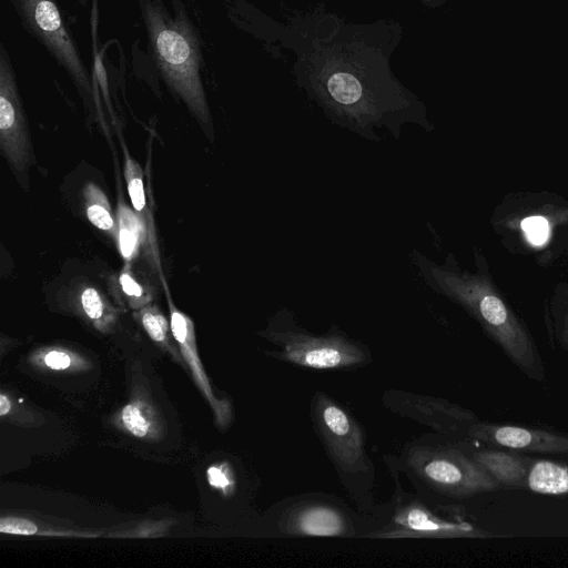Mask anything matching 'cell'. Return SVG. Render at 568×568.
<instances>
[{
  "label": "cell",
  "instance_id": "6da1fadb",
  "mask_svg": "<svg viewBox=\"0 0 568 568\" xmlns=\"http://www.w3.org/2000/svg\"><path fill=\"white\" fill-rule=\"evenodd\" d=\"M413 257L433 291L464 307L521 372L538 382L544 379L542 362L531 337L485 274L460 271L450 254L442 265L418 252Z\"/></svg>",
  "mask_w": 568,
  "mask_h": 568
},
{
  "label": "cell",
  "instance_id": "7a4b0ae2",
  "mask_svg": "<svg viewBox=\"0 0 568 568\" xmlns=\"http://www.w3.org/2000/svg\"><path fill=\"white\" fill-rule=\"evenodd\" d=\"M138 2L151 53L163 81L213 142L214 128L201 78L202 54L195 29L178 0H173V16L162 0Z\"/></svg>",
  "mask_w": 568,
  "mask_h": 568
},
{
  "label": "cell",
  "instance_id": "3957f363",
  "mask_svg": "<svg viewBox=\"0 0 568 568\" xmlns=\"http://www.w3.org/2000/svg\"><path fill=\"white\" fill-rule=\"evenodd\" d=\"M311 419L344 487L363 511L372 506L375 469L365 449V436L355 417L318 390L311 400Z\"/></svg>",
  "mask_w": 568,
  "mask_h": 568
},
{
  "label": "cell",
  "instance_id": "277c9868",
  "mask_svg": "<svg viewBox=\"0 0 568 568\" xmlns=\"http://www.w3.org/2000/svg\"><path fill=\"white\" fill-rule=\"evenodd\" d=\"M261 335L275 346L270 356L316 371H343L372 361L369 349L337 327L326 334H312L301 327L291 311L282 308L270 320Z\"/></svg>",
  "mask_w": 568,
  "mask_h": 568
},
{
  "label": "cell",
  "instance_id": "5b68a950",
  "mask_svg": "<svg viewBox=\"0 0 568 568\" xmlns=\"http://www.w3.org/2000/svg\"><path fill=\"white\" fill-rule=\"evenodd\" d=\"M403 463L425 486L452 498H467L500 488L498 483L460 448L414 443L403 452Z\"/></svg>",
  "mask_w": 568,
  "mask_h": 568
},
{
  "label": "cell",
  "instance_id": "8992f818",
  "mask_svg": "<svg viewBox=\"0 0 568 568\" xmlns=\"http://www.w3.org/2000/svg\"><path fill=\"white\" fill-rule=\"evenodd\" d=\"M23 29L34 38L73 82L87 110L97 105L88 68L64 23L58 0H7Z\"/></svg>",
  "mask_w": 568,
  "mask_h": 568
},
{
  "label": "cell",
  "instance_id": "52a82bcc",
  "mask_svg": "<svg viewBox=\"0 0 568 568\" xmlns=\"http://www.w3.org/2000/svg\"><path fill=\"white\" fill-rule=\"evenodd\" d=\"M0 149L17 180L27 190L33 152L17 75L3 44L0 45Z\"/></svg>",
  "mask_w": 568,
  "mask_h": 568
},
{
  "label": "cell",
  "instance_id": "ba28073f",
  "mask_svg": "<svg viewBox=\"0 0 568 568\" xmlns=\"http://www.w3.org/2000/svg\"><path fill=\"white\" fill-rule=\"evenodd\" d=\"M377 538H487L495 535L466 521L448 520L418 498L399 499L389 521L372 534Z\"/></svg>",
  "mask_w": 568,
  "mask_h": 568
},
{
  "label": "cell",
  "instance_id": "9c48e42d",
  "mask_svg": "<svg viewBox=\"0 0 568 568\" xmlns=\"http://www.w3.org/2000/svg\"><path fill=\"white\" fill-rule=\"evenodd\" d=\"M382 402L388 410L446 436L467 434L470 425L476 423L469 410L442 398L389 389Z\"/></svg>",
  "mask_w": 568,
  "mask_h": 568
},
{
  "label": "cell",
  "instance_id": "30bf717a",
  "mask_svg": "<svg viewBox=\"0 0 568 568\" xmlns=\"http://www.w3.org/2000/svg\"><path fill=\"white\" fill-rule=\"evenodd\" d=\"M280 531L290 536L349 537L355 526L349 515L329 501L305 499L286 507L278 520Z\"/></svg>",
  "mask_w": 568,
  "mask_h": 568
},
{
  "label": "cell",
  "instance_id": "8fae6325",
  "mask_svg": "<svg viewBox=\"0 0 568 568\" xmlns=\"http://www.w3.org/2000/svg\"><path fill=\"white\" fill-rule=\"evenodd\" d=\"M466 435L513 450L568 454V436L536 428L474 423Z\"/></svg>",
  "mask_w": 568,
  "mask_h": 568
},
{
  "label": "cell",
  "instance_id": "7c38bea8",
  "mask_svg": "<svg viewBox=\"0 0 568 568\" xmlns=\"http://www.w3.org/2000/svg\"><path fill=\"white\" fill-rule=\"evenodd\" d=\"M497 483L505 488H526L531 458L515 452L478 449L467 452Z\"/></svg>",
  "mask_w": 568,
  "mask_h": 568
},
{
  "label": "cell",
  "instance_id": "4fadbf2b",
  "mask_svg": "<svg viewBox=\"0 0 568 568\" xmlns=\"http://www.w3.org/2000/svg\"><path fill=\"white\" fill-rule=\"evenodd\" d=\"M168 302L170 305V314H171V332L176 342L180 344L181 351L184 354L185 358L191 366L194 377L196 378L197 384L205 393L206 397L211 402V404L215 407L216 415L221 423L226 422L229 418V407L226 403L216 402L214 396L212 395L211 388L209 386L205 374L202 369L196 347H195V338H194V327L191 320L180 312L172 303L168 292Z\"/></svg>",
  "mask_w": 568,
  "mask_h": 568
},
{
  "label": "cell",
  "instance_id": "5bb4252c",
  "mask_svg": "<svg viewBox=\"0 0 568 568\" xmlns=\"http://www.w3.org/2000/svg\"><path fill=\"white\" fill-rule=\"evenodd\" d=\"M124 178L126 181L128 193L131 203L134 207V213L136 214L142 225L143 235L148 236L150 250L153 255L154 262L156 266L161 268L159 262L158 245L155 241L153 217L150 210L146 206L143 171L139 163L128 154L125 155Z\"/></svg>",
  "mask_w": 568,
  "mask_h": 568
},
{
  "label": "cell",
  "instance_id": "9a60e30c",
  "mask_svg": "<svg viewBox=\"0 0 568 568\" xmlns=\"http://www.w3.org/2000/svg\"><path fill=\"white\" fill-rule=\"evenodd\" d=\"M526 488L544 495L568 494V465L547 459H534Z\"/></svg>",
  "mask_w": 568,
  "mask_h": 568
},
{
  "label": "cell",
  "instance_id": "2e32d148",
  "mask_svg": "<svg viewBox=\"0 0 568 568\" xmlns=\"http://www.w3.org/2000/svg\"><path fill=\"white\" fill-rule=\"evenodd\" d=\"M88 220L98 229L108 232L118 242L119 230L111 213V207L104 193L93 183L85 185L83 191Z\"/></svg>",
  "mask_w": 568,
  "mask_h": 568
},
{
  "label": "cell",
  "instance_id": "e0dca14e",
  "mask_svg": "<svg viewBox=\"0 0 568 568\" xmlns=\"http://www.w3.org/2000/svg\"><path fill=\"white\" fill-rule=\"evenodd\" d=\"M326 87L332 100L345 108H353L363 98L362 84L352 73L336 72L332 74Z\"/></svg>",
  "mask_w": 568,
  "mask_h": 568
},
{
  "label": "cell",
  "instance_id": "ac0fdd59",
  "mask_svg": "<svg viewBox=\"0 0 568 568\" xmlns=\"http://www.w3.org/2000/svg\"><path fill=\"white\" fill-rule=\"evenodd\" d=\"M118 244L123 258L130 261L135 252L141 235L142 225L134 212L126 205H120L118 211Z\"/></svg>",
  "mask_w": 568,
  "mask_h": 568
},
{
  "label": "cell",
  "instance_id": "d6986e66",
  "mask_svg": "<svg viewBox=\"0 0 568 568\" xmlns=\"http://www.w3.org/2000/svg\"><path fill=\"white\" fill-rule=\"evenodd\" d=\"M141 323L148 335L156 343L168 341L169 324L156 307H145L140 312Z\"/></svg>",
  "mask_w": 568,
  "mask_h": 568
},
{
  "label": "cell",
  "instance_id": "ffe728a7",
  "mask_svg": "<svg viewBox=\"0 0 568 568\" xmlns=\"http://www.w3.org/2000/svg\"><path fill=\"white\" fill-rule=\"evenodd\" d=\"M80 303L84 314L94 322L102 320L105 313H108L105 300L92 286H87L82 290Z\"/></svg>",
  "mask_w": 568,
  "mask_h": 568
},
{
  "label": "cell",
  "instance_id": "44dd1931",
  "mask_svg": "<svg viewBox=\"0 0 568 568\" xmlns=\"http://www.w3.org/2000/svg\"><path fill=\"white\" fill-rule=\"evenodd\" d=\"M121 417L125 428L134 436L143 437L148 434L150 424L138 406L126 405Z\"/></svg>",
  "mask_w": 568,
  "mask_h": 568
},
{
  "label": "cell",
  "instance_id": "7402d4cb",
  "mask_svg": "<svg viewBox=\"0 0 568 568\" xmlns=\"http://www.w3.org/2000/svg\"><path fill=\"white\" fill-rule=\"evenodd\" d=\"M523 229L532 244H542L549 232V224L542 216H530L523 221Z\"/></svg>",
  "mask_w": 568,
  "mask_h": 568
},
{
  "label": "cell",
  "instance_id": "603a6c76",
  "mask_svg": "<svg viewBox=\"0 0 568 568\" xmlns=\"http://www.w3.org/2000/svg\"><path fill=\"white\" fill-rule=\"evenodd\" d=\"M0 531L11 535H34L38 527L32 521L24 518L3 517L0 519Z\"/></svg>",
  "mask_w": 568,
  "mask_h": 568
},
{
  "label": "cell",
  "instance_id": "cb8c5ba5",
  "mask_svg": "<svg viewBox=\"0 0 568 568\" xmlns=\"http://www.w3.org/2000/svg\"><path fill=\"white\" fill-rule=\"evenodd\" d=\"M120 285L122 291L129 296L134 298H141L143 295L142 287L135 282L131 274L125 270L120 275Z\"/></svg>",
  "mask_w": 568,
  "mask_h": 568
},
{
  "label": "cell",
  "instance_id": "d4e9b609",
  "mask_svg": "<svg viewBox=\"0 0 568 568\" xmlns=\"http://www.w3.org/2000/svg\"><path fill=\"white\" fill-rule=\"evenodd\" d=\"M44 362L52 369H64L71 364L69 355L58 351L49 352L44 357Z\"/></svg>",
  "mask_w": 568,
  "mask_h": 568
},
{
  "label": "cell",
  "instance_id": "484cf974",
  "mask_svg": "<svg viewBox=\"0 0 568 568\" xmlns=\"http://www.w3.org/2000/svg\"><path fill=\"white\" fill-rule=\"evenodd\" d=\"M207 479L210 485L214 487L224 488L229 485L226 474L217 467H210L207 470Z\"/></svg>",
  "mask_w": 568,
  "mask_h": 568
},
{
  "label": "cell",
  "instance_id": "4316f807",
  "mask_svg": "<svg viewBox=\"0 0 568 568\" xmlns=\"http://www.w3.org/2000/svg\"><path fill=\"white\" fill-rule=\"evenodd\" d=\"M11 409V403L9 400V398L4 395V394H1L0 395V415L1 416H4L6 414H8Z\"/></svg>",
  "mask_w": 568,
  "mask_h": 568
},
{
  "label": "cell",
  "instance_id": "83f0119b",
  "mask_svg": "<svg viewBox=\"0 0 568 568\" xmlns=\"http://www.w3.org/2000/svg\"><path fill=\"white\" fill-rule=\"evenodd\" d=\"M79 4L83 6V7H88L89 3L93 0H75Z\"/></svg>",
  "mask_w": 568,
  "mask_h": 568
},
{
  "label": "cell",
  "instance_id": "f1b7e54d",
  "mask_svg": "<svg viewBox=\"0 0 568 568\" xmlns=\"http://www.w3.org/2000/svg\"><path fill=\"white\" fill-rule=\"evenodd\" d=\"M565 339H568V337H566Z\"/></svg>",
  "mask_w": 568,
  "mask_h": 568
}]
</instances>
